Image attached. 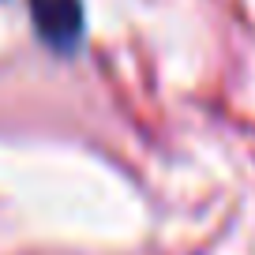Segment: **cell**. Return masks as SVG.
<instances>
[{"label": "cell", "mask_w": 255, "mask_h": 255, "mask_svg": "<svg viewBox=\"0 0 255 255\" xmlns=\"http://www.w3.org/2000/svg\"><path fill=\"white\" fill-rule=\"evenodd\" d=\"M26 4H30V23L41 45H49L53 53H72L83 41V30H87L83 0H26Z\"/></svg>", "instance_id": "obj_1"}]
</instances>
